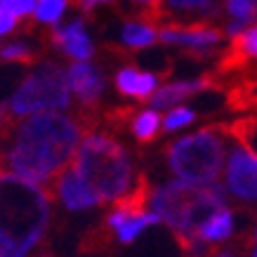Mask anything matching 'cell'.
Listing matches in <instances>:
<instances>
[{"instance_id": "obj_14", "label": "cell", "mask_w": 257, "mask_h": 257, "mask_svg": "<svg viewBox=\"0 0 257 257\" xmlns=\"http://www.w3.org/2000/svg\"><path fill=\"white\" fill-rule=\"evenodd\" d=\"M116 87L118 92L135 99H149L158 90V78L151 71H142L135 66H125L116 73Z\"/></svg>"}, {"instance_id": "obj_29", "label": "cell", "mask_w": 257, "mask_h": 257, "mask_svg": "<svg viewBox=\"0 0 257 257\" xmlns=\"http://www.w3.org/2000/svg\"><path fill=\"white\" fill-rule=\"evenodd\" d=\"M250 257H257V248H255V250H252V255H250Z\"/></svg>"}, {"instance_id": "obj_16", "label": "cell", "mask_w": 257, "mask_h": 257, "mask_svg": "<svg viewBox=\"0 0 257 257\" xmlns=\"http://www.w3.org/2000/svg\"><path fill=\"white\" fill-rule=\"evenodd\" d=\"M158 40V31L154 22L149 19H140V22H127L120 31V43L130 50H144L151 47Z\"/></svg>"}, {"instance_id": "obj_25", "label": "cell", "mask_w": 257, "mask_h": 257, "mask_svg": "<svg viewBox=\"0 0 257 257\" xmlns=\"http://www.w3.org/2000/svg\"><path fill=\"white\" fill-rule=\"evenodd\" d=\"M17 22H19V19H17L12 12H8V10L0 8V38L15 31V29H17Z\"/></svg>"}, {"instance_id": "obj_27", "label": "cell", "mask_w": 257, "mask_h": 257, "mask_svg": "<svg viewBox=\"0 0 257 257\" xmlns=\"http://www.w3.org/2000/svg\"><path fill=\"white\" fill-rule=\"evenodd\" d=\"M137 5H144V8H154V19H156V10L161 5V0H133Z\"/></svg>"}, {"instance_id": "obj_11", "label": "cell", "mask_w": 257, "mask_h": 257, "mask_svg": "<svg viewBox=\"0 0 257 257\" xmlns=\"http://www.w3.org/2000/svg\"><path fill=\"white\" fill-rule=\"evenodd\" d=\"M52 40H55V45L59 47L62 52H66L69 57H73L76 62H90V57L94 55L92 38L87 36L85 26H83L80 19L66 24V26H62V29H55Z\"/></svg>"}, {"instance_id": "obj_31", "label": "cell", "mask_w": 257, "mask_h": 257, "mask_svg": "<svg viewBox=\"0 0 257 257\" xmlns=\"http://www.w3.org/2000/svg\"><path fill=\"white\" fill-rule=\"evenodd\" d=\"M38 257H52V255H47V252H43V255H38Z\"/></svg>"}, {"instance_id": "obj_3", "label": "cell", "mask_w": 257, "mask_h": 257, "mask_svg": "<svg viewBox=\"0 0 257 257\" xmlns=\"http://www.w3.org/2000/svg\"><path fill=\"white\" fill-rule=\"evenodd\" d=\"M226 205V194L219 184H189L182 179L154 189L151 208L172 231L184 257H201L196 234L215 210Z\"/></svg>"}, {"instance_id": "obj_28", "label": "cell", "mask_w": 257, "mask_h": 257, "mask_svg": "<svg viewBox=\"0 0 257 257\" xmlns=\"http://www.w3.org/2000/svg\"><path fill=\"white\" fill-rule=\"evenodd\" d=\"M255 241H257V229H252V231L243 238V245H250V243H255Z\"/></svg>"}, {"instance_id": "obj_6", "label": "cell", "mask_w": 257, "mask_h": 257, "mask_svg": "<svg viewBox=\"0 0 257 257\" xmlns=\"http://www.w3.org/2000/svg\"><path fill=\"white\" fill-rule=\"evenodd\" d=\"M71 104L69 73L59 64H40L19 83L10 97L8 109L15 118H26L45 111H64Z\"/></svg>"}, {"instance_id": "obj_1", "label": "cell", "mask_w": 257, "mask_h": 257, "mask_svg": "<svg viewBox=\"0 0 257 257\" xmlns=\"http://www.w3.org/2000/svg\"><path fill=\"white\" fill-rule=\"evenodd\" d=\"M85 127L78 118L45 111L22 118L10 133L3 165L12 175L36 184H52L71 165Z\"/></svg>"}, {"instance_id": "obj_12", "label": "cell", "mask_w": 257, "mask_h": 257, "mask_svg": "<svg viewBox=\"0 0 257 257\" xmlns=\"http://www.w3.org/2000/svg\"><path fill=\"white\" fill-rule=\"evenodd\" d=\"M231 234H234V212L224 205L203 222V226L196 234V243L201 245L203 255H205L210 248H217V243L229 241Z\"/></svg>"}, {"instance_id": "obj_13", "label": "cell", "mask_w": 257, "mask_h": 257, "mask_svg": "<svg viewBox=\"0 0 257 257\" xmlns=\"http://www.w3.org/2000/svg\"><path fill=\"white\" fill-rule=\"evenodd\" d=\"M208 87L205 78H194V80H177V83H168V85L158 87L156 92L149 97L151 109L163 111V109H175L177 104H182L184 99L194 97L196 92H201Z\"/></svg>"}, {"instance_id": "obj_9", "label": "cell", "mask_w": 257, "mask_h": 257, "mask_svg": "<svg viewBox=\"0 0 257 257\" xmlns=\"http://www.w3.org/2000/svg\"><path fill=\"white\" fill-rule=\"evenodd\" d=\"M47 191L52 196V201H59L66 210H73V212L90 210V208L101 205L99 198L94 196V191L87 187L85 182H83V177L71 165L47 187Z\"/></svg>"}, {"instance_id": "obj_15", "label": "cell", "mask_w": 257, "mask_h": 257, "mask_svg": "<svg viewBox=\"0 0 257 257\" xmlns=\"http://www.w3.org/2000/svg\"><path fill=\"white\" fill-rule=\"evenodd\" d=\"M215 10H217V0H161L156 17L194 19V24H201V19L215 15Z\"/></svg>"}, {"instance_id": "obj_19", "label": "cell", "mask_w": 257, "mask_h": 257, "mask_svg": "<svg viewBox=\"0 0 257 257\" xmlns=\"http://www.w3.org/2000/svg\"><path fill=\"white\" fill-rule=\"evenodd\" d=\"M243 59H257V24L250 26L243 36H238L234 40V47H231V52L226 57V66L229 64L238 66Z\"/></svg>"}, {"instance_id": "obj_7", "label": "cell", "mask_w": 257, "mask_h": 257, "mask_svg": "<svg viewBox=\"0 0 257 257\" xmlns=\"http://www.w3.org/2000/svg\"><path fill=\"white\" fill-rule=\"evenodd\" d=\"M224 184L236 201L257 203V154L236 142L226 158Z\"/></svg>"}, {"instance_id": "obj_18", "label": "cell", "mask_w": 257, "mask_h": 257, "mask_svg": "<svg viewBox=\"0 0 257 257\" xmlns=\"http://www.w3.org/2000/svg\"><path fill=\"white\" fill-rule=\"evenodd\" d=\"M161 222V217H158L156 212H144V215H137V217H127L123 222V224L116 229V238L118 243H133L137 236L147 229V226H154Z\"/></svg>"}, {"instance_id": "obj_5", "label": "cell", "mask_w": 257, "mask_h": 257, "mask_svg": "<svg viewBox=\"0 0 257 257\" xmlns=\"http://www.w3.org/2000/svg\"><path fill=\"white\" fill-rule=\"evenodd\" d=\"M226 125H210L198 133L184 135L165 147L163 156L170 172L189 184H215L224 165Z\"/></svg>"}, {"instance_id": "obj_8", "label": "cell", "mask_w": 257, "mask_h": 257, "mask_svg": "<svg viewBox=\"0 0 257 257\" xmlns=\"http://www.w3.org/2000/svg\"><path fill=\"white\" fill-rule=\"evenodd\" d=\"M69 87L71 92L76 94V99L80 101V123L83 127H87V120H92V111L99 104V97L104 92V76L101 71L90 62H76L73 66H69Z\"/></svg>"}, {"instance_id": "obj_24", "label": "cell", "mask_w": 257, "mask_h": 257, "mask_svg": "<svg viewBox=\"0 0 257 257\" xmlns=\"http://www.w3.org/2000/svg\"><path fill=\"white\" fill-rule=\"evenodd\" d=\"M36 3L38 0H0V8L12 12L17 19H22V17H29L36 12Z\"/></svg>"}, {"instance_id": "obj_17", "label": "cell", "mask_w": 257, "mask_h": 257, "mask_svg": "<svg viewBox=\"0 0 257 257\" xmlns=\"http://www.w3.org/2000/svg\"><path fill=\"white\" fill-rule=\"evenodd\" d=\"M130 127H133L135 140L140 144H149V142L156 140V135L161 133V116H158L156 109H144L137 116H133Z\"/></svg>"}, {"instance_id": "obj_21", "label": "cell", "mask_w": 257, "mask_h": 257, "mask_svg": "<svg viewBox=\"0 0 257 257\" xmlns=\"http://www.w3.org/2000/svg\"><path fill=\"white\" fill-rule=\"evenodd\" d=\"M64 10H66V0H38L33 17L40 24H59Z\"/></svg>"}, {"instance_id": "obj_10", "label": "cell", "mask_w": 257, "mask_h": 257, "mask_svg": "<svg viewBox=\"0 0 257 257\" xmlns=\"http://www.w3.org/2000/svg\"><path fill=\"white\" fill-rule=\"evenodd\" d=\"M158 40H163L168 45L196 50V52H208L215 45H219L222 36L217 29H212L208 24H170L158 31Z\"/></svg>"}, {"instance_id": "obj_26", "label": "cell", "mask_w": 257, "mask_h": 257, "mask_svg": "<svg viewBox=\"0 0 257 257\" xmlns=\"http://www.w3.org/2000/svg\"><path fill=\"white\" fill-rule=\"evenodd\" d=\"M111 0H78V8L83 12H94L99 5H109Z\"/></svg>"}, {"instance_id": "obj_20", "label": "cell", "mask_w": 257, "mask_h": 257, "mask_svg": "<svg viewBox=\"0 0 257 257\" xmlns=\"http://www.w3.org/2000/svg\"><path fill=\"white\" fill-rule=\"evenodd\" d=\"M226 15L231 22L255 24L257 22V0H226L224 3Z\"/></svg>"}, {"instance_id": "obj_32", "label": "cell", "mask_w": 257, "mask_h": 257, "mask_svg": "<svg viewBox=\"0 0 257 257\" xmlns=\"http://www.w3.org/2000/svg\"><path fill=\"white\" fill-rule=\"evenodd\" d=\"M0 50H3V47H0Z\"/></svg>"}, {"instance_id": "obj_2", "label": "cell", "mask_w": 257, "mask_h": 257, "mask_svg": "<svg viewBox=\"0 0 257 257\" xmlns=\"http://www.w3.org/2000/svg\"><path fill=\"white\" fill-rule=\"evenodd\" d=\"M52 215L47 187L0 172V257H26L45 236Z\"/></svg>"}, {"instance_id": "obj_4", "label": "cell", "mask_w": 257, "mask_h": 257, "mask_svg": "<svg viewBox=\"0 0 257 257\" xmlns=\"http://www.w3.org/2000/svg\"><path fill=\"white\" fill-rule=\"evenodd\" d=\"M71 168L94 191L99 203H116L135 187V165L123 144L111 135L90 133L83 137Z\"/></svg>"}, {"instance_id": "obj_22", "label": "cell", "mask_w": 257, "mask_h": 257, "mask_svg": "<svg viewBox=\"0 0 257 257\" xmlns=\"http://www.w3.org/2000/svg\"><path fill=\"white\" fill-rule=\"evenodd\" d=\"M194 118H196L194 109H189V106H175V109H170V113L165 116L163 130L165 133H175L179 127H187L189 123H194Z\"/></svg>"}, {"instance_id": "obj_30", "label": "cell", "mask_w": 257, "mask_h": 257, "mask_svg": "<svg viewBox=\"0 0 257 257\" xmlns=\"http://www.w3.org/2000/svg\"><path fill=\"white\" fill-rule=\"evenodd\" d=\"M0 125H3V109H0Z\"/></svg>"}, {"instance_id": "obj_23", "label": "cell", "mask_w": 257, "mask_h": 257, "mask_svg": "<svg viewBox=\"0 0 257 257\" xmlns=\"http://www.w3.org/2000/svg\"><path fill=\"white\" fill-rule=\"evenodd\" d=\"M0 57H3L5 62H29V59L33 57V52L26 43L15 40V43H8V45L0 50Z\"/></svg>"}]
</instances>
